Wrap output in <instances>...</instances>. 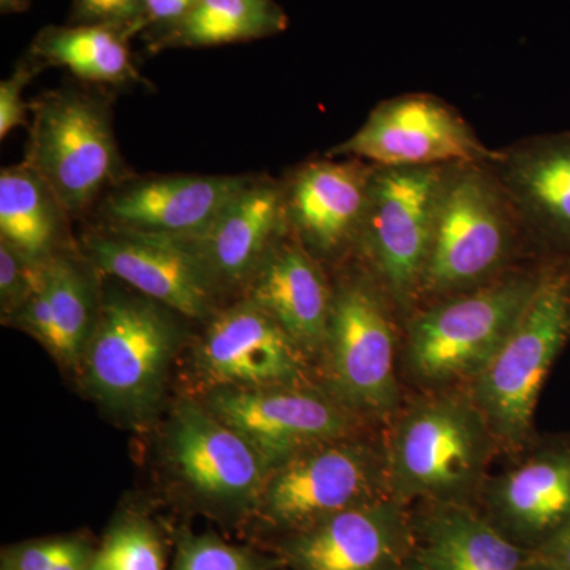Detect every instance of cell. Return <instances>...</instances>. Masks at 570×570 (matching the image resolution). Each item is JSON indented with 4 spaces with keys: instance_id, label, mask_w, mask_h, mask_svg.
Listing matches in <instances>:
<instances>
[{
    "instance_id": "44dd1931",
    "label": "cell",
    "mask_w": 570,
    "mask_h": 570,
    "mask_svg": "<svg viewBox=\"0 0 570 570\" xmlns=\"http://www.w3.org/2000/svg\"><path fill=\"white\" fill-rule=\"evenodd\" d=\"M497 504L524 538L542 547L570 521V439L554 442L499 480Z\"/></svg>"
},
{
    "instance_id": "7c38bea8",
    "label": "cell",
    "mask_w": 570,
    "mask_h": 570,
    "mask_svg": "<svg viewBox=\"0 0 570 570\" xmlns=\"http://www.w3.org/2000/svg\"><path fill=\"white\" fill-rule=\"evenodd\" d=\"M489 167L543 261H570V132L535 135L494 149Z\"/></svg>"
},
{
    "instance_id": "e0dca14e",
    "label": "cell",
    "mask_w": 570,
    "mask_h": 570,
    "mask_svg": "<svg viewBox=\"0 0 570 570\" xmlns=\"http://www.w3.org/2000/svg\"><path fill=\"white\" fill-rule=\"evenodd\" d=\"M287 232L284 183L250 176L193 245L217 284H235L253 281L266 255Z\"/></svg>"
},
{
    "instance_id": "ba28073f",
    "label": "cell",
    "mask_w": 570,
    "mask_h": 570,
    "mask_svg": "<svg viewBox=\"0 0 570 570\" xmlns=\"http://www.w3.org/2000/svg\"><path fill=\"white\" fill-rule=\"evenodd\" d=\"M459 110L431 94L384 100L328 157H355L376 167L485 164L493 157Z\"/></svg>"
},
{
    "instance_id": "1f68e13d",
    "label": "cell",
    "mask_w": 570,
    "mask_h": 570,
    "mask_svg": "<svg viewBox=\"0 0 570 570\" xmlns=\"http://www.w3.org/2000/svg\"><path fill=\"white\" fill-rule=\"evenodd\" d=\"M197 0H142L140 13L130 26L127 36H153L181 21Z\"/></svg>"
},
{
    "instance_id": "6da1fadb",
    "label": "cell",
    "mask_w": 570,
    "mask_h": 570,
    "mask_svg": "<svg viewBox=\"0 0 570 570\" xmlns=\"http://www.w3.org/2000/svg\"><path fill=\"white\" fill-rule=\"evenodd\" d=\"M523 243L519 214L489 164L450 165L415 305L491 283L512 269L510 261Z\"/></svg>"
},
{
    "instance_id": "ac0fdd59",
    "label": "cell",
    "mask_w": 570,
    "mask_h": 570,
    "mask_svg": "<svg viewBox=\"0 0 570 570\" xmlns=\"http://www.w3.org/2000/svg\"><path fill=\"white\" fill-rule=\"evenodd\" d=\"M299 347L325 343L333 291L321 264L288 230L250 281V295Z\"/></svg>"
},
{
    "instance_id": "836d02e7",
    "label": "cell",
    "mask_w": 570,
    "mask_h": 570,
    "mask_svg": "<svg viewBox=\"0 0 570 570\" xmlns=\"http://www.w3.org/2000/svg\"><path fill=\"white\" fill-rule=\"evenodd\" d=\"M542 561L570 570V521L542 547Z\"/></svg>"
},
{
    "instance_id": "f1b7e54d",
    "label": "cell",
    "mask_w": 570,
    "mask_h": 570,
    "mask_svg": "<svg viewBox=\"0 0 570 570\" xmlns=\"http://www.w3.org/2000/svg\"><path fill=\"white\" fill-rule=\"evenodd\" d=\"M176 570H257L246 553L220 540L198 538L181 547Z\"/></svg>"
},
{
    "instance_id": "4fadbf2b",
    "label": "cell",
    "mask_w": 570,
    "mask_h": 570,
    "mask_svg": "<svg viewBox=\"0 0 570 570\" xmlns=\"http://www.w3.org/2000/svg\"><path fill=\"white\" fill-rule=\"evenodd\" d=\"M374 170L355 157L316 160L284 183L288 230L314 257L358 245Z\"/></svg>"
},
{
    "instance_id": "8fae6325",
    "label": "cell",
    "mask_w": 570,
    "mask_h": 570,
    "mask_svg": "<svg viewBox=\"0 0 570 570\" xmlns=\"http://www.w3.org/2000/svg\"><path fill=\"white\" fill-rule=\"evenodd\" d=\"M250 176L163 175L127 178L105 195L104 227L197 242Z\"/></svg>"
},
{
    "instance_id": "74e56055",
    "label": "cell",
    "mask_w": 570,
    "mask_h": 570,
    "mask_svg": "<svg viewBox=\"0 0 570 570\" xmlns=\"http://www.w3.org/2000/svg\"><path fill=\"white\" fill-rule=\"evenodd\" d=\"M411 570H426V569L423 568V566H420V568H415V569H411Z\"/></svg>"
},
{
    "instance_id": "9a60e30c",
    "label": "cell",
    "mask_w": 570,
    "mask_h": 570,
    "mask_svg": "<svg viewBox=\"0 0 570 570\" xmlns=\"http://www.w3.org/2000/svg\"><path fill=\"white\" fill-rule=\"evenodd\" d=\"M213 414L238 431L266 463L294 459L299 452L335 441L346 430V415L314 395L277 387L225 390L213 397Z\"/></svg>"
},
{
    "instance_id": "f546056e",
    "label": "cell",
    "mask_w": 570,
    "mask_h": 570,
    "mask_svg": "<svg viewBox=\"0 0 570 570\" xmlns=\"http://www.w3.org/2000/svg\"><path fill=\"white\" fill-rule=\"evenodd\" d=\"M43 69V63L28 56L18 62L17 69L7 80L0 82V138L2 140L11 134V130L28 122V110L32 105L24 102L22 92L33 77Z\"/></svg>"
},
{
    "instance_id": "8d00e7d4",
    "label": "cell",
    "mask_w": 570,
    "mask_h": 570,
    "mask_svg": "<svg viewBox=\"0 0 570 570\" xmlns=\"http://www.w3.org/2000/svg\"><path fill=\"white\" fill-rule=\"evenodd\" d=\"M535 570H564V569L557 568V566L549 564V562L542 561V562H540L539 568Z\"/></svg>"
},
{
    "instance_id": "e575fe53",
    "label": "cell",
    "mask_w": 570,
    "mask_h": 570,
    "mask_svg": "<svg viewBox=\"0 0 570 570\" xmlns=\"http://www.w3.org/2000/svg\"><path fill=\"white\" fill-rule=\"evenodd\" d=\"M92 558L89 550L81 542H78L75 549L67 557H63L52 570H88Z\"/></svg>"
},
{
    "instance_id": "8992f818",
    "label": "cell",
    "mask_w": 570,
    "mask_h": 570,
    "mask_svg": "<svg viewBox=\"0 0 570 570\" xmlns=\"http://www.w3.org/2000/svg\"><path fill=\"white\" fill-rule=\"evenodd\" d=\"M450 165L376 167L358 247L390 302L417 303L430 254L439 198Z\"/></svg>"
},
{
    "instance_id": "7402d4cb",
    "label": "cell",
    "mask_w": 570,
    "mask_h": 570,
    "mask_svg": "<svg viewBox=\"0 0 570 570\" xmlns=\"http://www.w3.org/2000/svg\"><path fill=\"white\" fill-rule=\"evenodd\" d=\"M129 43L126 31L115 26H48L37 33L29 56L45 67H63L81 81L112 86L145 82Z\"/></svg>"
},
{
    "instance_id": "52a82bcc",
    "label": "cell",
    "mask_w": 570,
    "mask_h": 570,
    "mask_svg": "<svg viewBox=\"0 0 570 570\" xmlns=\"http://www.w3.org/2000/svg\"><path fill=\"white\" fill-rule=\"evenodd\" d=\"M170 311L145 295L105 299L86 351L89 385L105 403L140 412L157 400L176 344Z\"/></svg>"
},
{
    "instance_id": "d4e9b609",
    "label": "cell",
    "mask_w": 570,
    "mask_h": 570,
    "mask_svg": "<svg viewBox=\"0 0 570 570\" xmlns=\"http://www.w3.org/2000/svg\"><path fill=\"white\" fill-rule=\"evenodd\" d=\"M422 566L426 570H524V558L489 523L464 512L445 510L428 524Z\"/></svg>"
},
{
    "instance_id": "5bb4252c",
    "label": "cell",
    "mask_w": 570,
    "mask_h": 570,
    "mask_svg": "<svg viewBox=\"0 0 570 570\" xmlns=\"http://www.w3.org/2000/svg\"><path fill=\"white\" fill-rule=\"evenodd\" d=\"M298 348L275 317L247 298L214 314L198 344L197 367L220 387H279L298 377Z\"/></svg>"
},
{
    "instance_id": "f35d334b",
    "label": "cell",
    "mask_w": 570,
    "mask_h": 570,
    "mask_svg": "<svg viewBox=\"0 0 570 570\" xmlns=\"http://www.w3.org/2000/svg\"><path fill=\"white\" fill-rule=\"evenodd\" d=\"M88 570H97L96 568H94V564L91 562V566H89V569Z\"/></svg>"
},
{
    "instance_id": "484cf974",
    "label": "cell",
    "mask_w": 570,
    "mask_h": 570,
    "mask_svg": "<svg viewBox=\"0 0 570 570\" xmlns=\"http://www.w3.org/2000/svg\"><path fill=\"white\" fill-rule=\"evenodd\" d=\"M47 288L50 302L55 344L52 354L67 363L80 358L92 325V291L80 266L58 253L47 261Z\"/></svg>"
},
{
    "instance_id": "5b68a950",
    "label": "cell",
    "mask_w": 570,
    "mask_h": 570,
    "mask_svg": "<svg viewBox=\"0 0 570 570\" xmlns=\"http://www.w3.org/2000/svg\"><path fill=\"white\" fill-rule=\"evenodd\" d=\"M491 438L475 404L459 397L423 401L393 431L389 482L401 498L452 501L478 485Z\"/></svg>"
},
{
    "instance_id": "cb8c5ba5",
    "label": "cell",
    "mask_w": 570,
    "mask_h": 570,
    "mask_svg": "<svg viewBox=\"0 0 570 570\" xmlns=\"http://www.w3.org/2000/svg\"><path fill=\"white\" fill-rule=\"evenodd\" d=\"M287 26L275 0H197L181 21L148 40L153 51L219 47L277 36Z\"/></svg>"
},
{
    "instance_id": "7a4b0ae2",
    "label": "cell",
    "mask_w": 570,
    "mask_h": 570,
    "mask_svg": "<svg viewBox=\"0 0 570 570\" xmlns=\"http://www.w3.org/2000/svg\"><path fill=\"white\" fill-rule=\"evenodd\" d=\"M570 340V261H546L530 303L508 340L475 376V406L491 434L520 445L554 360Z\"/></svg>"
},
{
    "instance_id": "d6986e66",
    "label": "cell",
    "mask_w": 570,
    "mask_h": 570,
    "mask_svg": "<svg viewBox=\"0 0 570 570\" xmlns=\"http://www.w3.org/2000/svg\"><path fill=\"white\" fill-rule=\"evenodd\" d=\"M174 456L195 490L219 501L249 498L266 461L238 431L200 409L183 407L174 428Z\"/></svg>"
},
{
    "instance_id": "2e32d148",
    "label": "cell",
    "mask_w": 570,
    "mask_h": 570,
    "mask_svg": "<svg viewBox=\"0 0 570 570\" xmlns=\"http://www.w3.org/2000/svg\"><path fill=\"white\" fill-rule=\"evenodd\" d=\"M379 480L376 461L354 445H317L298 453L266 490L269 517L313 527L343 510L370 502Z\"/></svg>"
},
{
    "instance_id": "4dcf8cb0",
    "label": "cell",
    "mask_w": 570,
    "mask_h": 570,
    "mask_svg": "<svg viewBox=\"0 0 570 570\" xmlns=\"http://www.w3.org/2000/svg\"><path fill=\"white\" fill-rule=\"evenodd\" d=\"M141 6L142 0H71L70 24L115 26L127 33Z\"/></svg>"
},
{
    "instance_id": "83f0119b",
    "label": "cell",
    "mask_w": 570,
    "mask_h": 570,
    "mask_svg": "<svg viewBox=\"0 0 570 570\" xmlns=\"http://www.w3.org/2000/svg\"><path fill=\"white\" fill-rule=\"evenodd\" d=\"M47 261H32L0 239V303L3 316L13 317L43 284Z\"/></svg>"
},
{
    "instance_id": "4316f807",
    "label": "cell",
    "mask_w": 570,
    "mask_h": 570,
    "mask_svg": "<svg viewBox=\"0 0 570 570\" xmlns=\"http://www.w3.org/2000/svg\"><path fill=\"white\" fill-rule=\"evenodd\" d=\"M92 564L97 570H164L163 546L151 528L129 521L111 531Z\"/></svg>"
},
{
    "instance_id": "9c48e42d",
    "label": "cell",
    "mask_w": 570,
    "mask_h": 570,
    "mask_svg": "<svg viewBox=\"0 0 570 570\" xmlns=\"http://www.w3.org/2000/svg\"><path fill=\"white\" fill-rule=\"evenodd\" d=\"M389 295L374 276L348 279L333 291L325 343L337 390L373 414L395 409V330Z\"/></svg>"
},
{
    "instance_id": "ffe728a7",
    "label": "cell",
    "mask_w": 570,
    "mask_h": 570,
    "mask_svg": "<svg viewBox=\"0 0 570 570\" xmlns=\"http://www.w3.org/2000/svg\"><path fill=\"white\" fill-rule=\"evenodd\" d=\"M403 546L395 505L370 501L313 524L292 547V557L299 570H389Z\"/></svg>"
},
{
    "instance_id": "277c9868",
    "label": "cell",
    "mask_w": 570,
    "mask_h": 570,
    "mask_svg": "<svg viewBox=\"0 0 570 570\" xmlns=\"http://www.w3.org/2000/svg\"><path fill=\"white\" fill-rule=\"evenodd\" d=\"M32 110L24 164L50 186L70 216H85L107 190L129 178L105 97L62 88L45 94Z\"/></svg>"
},
{
    "instance_id": "603a6c76",
    "label": "cell",
    "mask_w": 570,
    "mask_h": 570,
    "mask_svg": "<svg viewBox=\"0 0 570 570\" xmlns=\"http://www.w3.org/2000/svg\"><path fill=\"white\" fill-rule=\"evenodd\" d=\"M70 214L41 176L28 164L2 168L0 174V239L32 261L56 253Z\"/></svg>"
},
{
    "instance_id": "d590c367",
    "label": "cell",
    "mask_w": 570,
    "mask_h": 570,
    "mask_svg": "<svg viewBox=\"0 0 570 570\" xmlns=\"http://www.w3.org/2000/svg\"><path fill=\"white\" fill-rule=\"evenodd\" d=\"M31 0H0L2 13H20L29 9Z\"/></svg>"
},
{
    "instance_id": "d6a6232c",
    "label": "cell",
    "mask_w": 570,
    "mask_h": 570,
    "mask_svg": "<svg viewBox=\"0 0 570 570\" xmlns=\"http://www.w3.org/2000/svg\"><path fill=\"white\" fill-rule=\"evenodd\" d=\"M77 540H45L10 551L3 570H52L77 546Z\"/></svg>"
},
{
    "instance_id": "3957f363",
    "label": "cell",
    "mask_w": 570,
    "mask_h": 570,
    "mask_svg": "<svg viewBox=\"0 0 570 570\" xmlns=\"http://www.w3.org/2000/svg\"><path fill=\"white\" fill-rule=\"evenodd\" d=\"M546 261L519 266L474 288L420 307L407 326L412 373L428 384L475 377L530 303Z\"/></svg>"
},
{
    "instance_id": "30bf717a",
    "label": "cell",
    "mask_w": 570,
    "mask_h": 570,
    "mask_svg": "<svg viewBox=\"0 0 570 570\" xmlns=\"http://www.w3.org/2000/svg\"><path fill=\"white\" fill-rule=\"evenodd\" d=\"M94 265L189 318L214 316L217 283L193 243L102 227L85 238Z\"/></svg>"
}]
</instances>
